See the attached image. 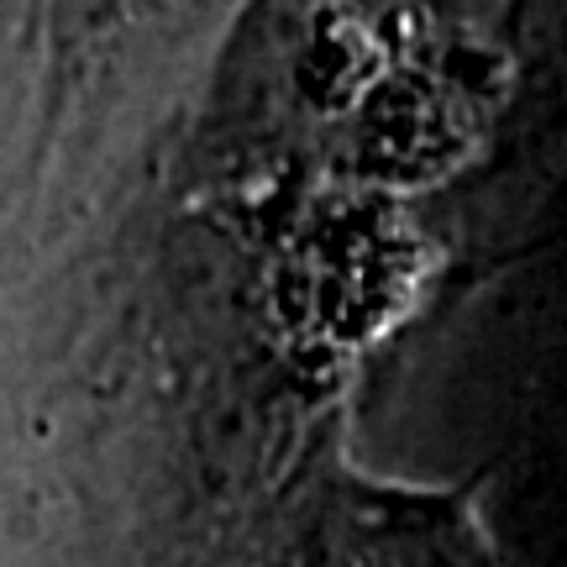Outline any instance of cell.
<instances>
[{"label":"cell","mask_w":567,"mask_h":567,"mask_svg":"<svg viewBox=\"0 0 567 567\" xmlns=\"http://www.w3.org/2000/svg\"><path fill=\"white\" fill-rule=\"evenodd\" d=\"M463 152H468V116L431 79H394L362 111V169L373 180H436Z\"/></svg>","instance_id":"obj_2"},{"label":"cell","mask_w":567,"mask_h":567,"mask_svg":"<svg viewBox=\"0 0 567 567\" xmlns=\"http://www.w3.org/2000/svg\"><path fill=\"white\" fill-rule=\"evenodd\" d=\"M342 237L326 247V279H321V310L336 331L368 336L405 305L416 284V237L399 215L373 210L353 226H336Z\"/></svg>","instance_id":"obj_1"}]
</instances>
